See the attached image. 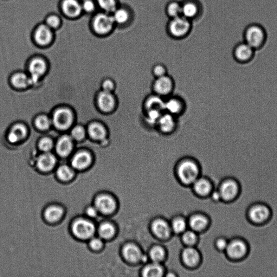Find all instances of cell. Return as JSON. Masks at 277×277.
<instances>
[{
	"instance_id": "cell-14",
	"label": "cell",
	"mask_w": 277,
	"mask_h": 277,
	"mask_svg": "<svg viewBox=\"0 0 277 277\" xmlns=\"http://www.w3.org/2000/svg\"><path fill=\"white\" fill-rule=\"evenodd\" d=\"M98 104L103 112H114L118 106V100L112 92L101 91L98 95Z\"/></svg>"
},
{
	"instance_id": "cell-25",
	"label": "cell",
	"mask_w": 277,
	"mask_h": 277,
	"mask_svg": "<svg viewBox=\"0 0 277 277\" xmlns=\"http://www.w3.org/2000/svg\"><path fill=\"white\" fill-rule=\"evenodd\" d=\"M152 230L154 234L160 238L169 237L170 234V228L168 224L162 220L154 221L152 224Z\"/></svg>"
},
{
	"instance_id": "cell-41",
	"label": "cell",
	"mask_w": 277,
	"mask_h": 277,
	"mask_svg": "<svg viewBox=\"0 0 277 277\" xmlns=\"http://www.w3.org/2000/svg\"><path fill=\"white\" fill-rule=\"evenodd\" d=\"M74 175V172L72 169L66 165H62L57 170V176L63 181L71 179Z\"/></svg>"
},
{
	"instance_id": "cell-9",
	"label": "cell",
	"mask_w": 277,
	"mask_h": 277,
	"mask_svg": "<svg viewBox=\"0 0 277 277\" xmlns=\"http://www.w3.org/2000/svg\"><path fill=\"white\" fill-rule=\"evenodd\" d=\"M58 8L61 15L69 20H76L83 15L81 0H60Z\"/></svg>"
},
{
	"instance_id": "cell-20",
	"label": "cell",
	"mask_w": 277,
	"mask_h": 277,
	"mask_svg": "<svg viewBox=\"0 0 277 277\" xmlns=\"http://www.w3.org/2000/svg\"><path fill=\"white\" fill-rule=\"evenodd\" d=\"M116 204L113 198L108 195H102L96 198L95 207L101 213L109 214L115 209Z\"/></svg>"
},
{
	"instance_id": "cell-16",
	"label": "cell",
	"mask_w": 277,
	"mask_h": 277,
	"mask_svg": "<svg viewBox=\"0 0 277 277\" xmlns=\"http://www.w3.org/2000/svg\"><path fill=\"white\" fill-rule=\"evenodd\" d=\"M219 192L222 199L225 201H233L240 192V186L234 180L229 179L222 183Z\"/></svg>"
},
{
	"instance_id": "cell-6",
	"label": "cell",
	"mask_w": 277,
	"mask_h": 277,
	"mask_svg": "<svg viewBox=\"0 0 277 277\" xmlns=\"http://www.w3.org/2000/svg\"><path fill=\"white\" fill-rule=\"evenodd\" d=\"M151 91L152 93L166 99L175 93V81L169 74L154 79L152 83Z\"/></svg>"
},
{
	"instance_id": "cell-50",
	"label": "cell",
	"mask_w": 277,
	"mask_h": 277,
	"mask_svg": "<svg viewBox=\"0 0 277 277\" xmlns=\"http://www.w3.org/2000/svg\"><path fill=\"white\" fill-rule=\"evenodd\" d=\"M229 242L225 238H220V239L218 240L216 243V246L217 248L220 250H226Z\"/></svg>"
},
{
	"instance_id": "cell-48",
	"label": "cell",
	"mask_w": 277,
	"mask_h": 277,
	"mask_svg": "<svg viewBox=\"0 0 277 277\" xmlns=\"http://www.w3.org/2000/svg\"><path fill=\"white\" fill-rule=\"evenodd\" d=\"M72 135L75 139L81 140L85 135L84 129L81 126H76L73 129Z\"/></svg>"
},
{
	"instance_id": "cell-26",
	"label": "cell",
	"mask_w": 277,
	"mask_h": 277,
	"mask_svg": "<svg viewBox=\"0 0 277 277\" xmlns=\"http://www.w3.org/2000/svg\"><path fill=\"white\" fill-rule=\"evenodd\" d=\"M123 255L125 259L130 262H136L142 257L140 249L135 245L127 244L123 250Z\"/></svg>"
},
{
	"instance_id": "cell-1",
	"label": "cell",
	"mask_w": 277,
	"mask_h": 277,
	"mask_svg": "<svg viewBox=\"0 0 277 277\" xmlns=\"http://www.w3.org/2000/svg\"><path fill=\"white\" fill-rule=\"evenodd\" d=\"M89 27L92 33L99 37L110 36L117 29L112 14L100 10L91 16Z\"/></svg>"
},
{
	"instance_id": "cell-28",
	"label": "cell",
	"mask_w": 277,
	"mask_h": 277,
	"mask_svg": "<svg viewBox=\"0 0 277 277\" xmlns=\"http://www.w3.org/2000/svg\"><path fill=\"white\" fill-rule=\"evenodd\" d=\"M99 10L112 14L121 3L120 0H95Z\"/></svg>"
},
{
	"instance_id": "cell-51",
	"label": "cell",
	"mask_w": 277,
	"mask_h": 277,
	"mask_svg": "<svg viewBox=\"0 0 277 277\" xmlns=\"http://www.w3.org/2000/svg\"><path fill=\"white\" fill-rule=\"evenodd\" d=\"M98 210L93 206H90L86 210V214L90 217H95L98 214Z\"/></svg>"
},
{
	"instance_id": "cell-15",
	"label": "cell",
	"mask_w": 277,
	"mask_h": 277,
	"mask_svg": "<svg viewBox=\"0 0 277 277\" xmlns=\"http://www.w3.org/2000/svg\"><path fill=\"white\" fill-rule=\"evenodd\" d=\"M230 259L239 260L246 256L248 252L247 245L240 240H234L229 242L228 247L225 250Z\"/></svg>"
},
{
	"instance_id": "cell-18",
	"label": "cell",
	"mask_w": 277,
	"mask_h": 277,
	"mask_svg": "<svg viewBox=\"0 0 277 277\" xmlns=\"http://www.w3.org/2000/svg\"><path fill=\"white\" fill-rule=\"evenodd\" d=\"M270 211L267 206L257 204L253 206L249 212V217L251 222L256 224H262L268 220Z\"/></svg>"
},
{
	"instance_id": "cell-7",
	"label": "cell",
	"mask_w": 277,
	"mask_h": 277,
	"mask_svg": "<svg viewBox=\"0 0 277 277\" xmlns=\"http://www.w3.org/2000/svg\"><path fill=\"white\" fill-rule=\"evenodd\" d=\"M31 35L32 39L38 46L46 47L54 41L55 31L43 22L35 25Z\"/></svg>"
},
{
	"instance_id": "cell-40",
	"label": "cell",
	"mask_w": 277,
	"mask_h": 277,
	"mask_svg": "<svg viewBox=\"0 0 277 277\" xmlns=\"http://www.w3.org/2000/svg\"><path fill=\"white\" fill-rule=\"evenodd\" d=\"M11 82L12 85L18 88L26 87L31 83L27 76L22 73H18L12 76Z\"/></svg>"
},
{
	"instance_id": "cell-2",
	"label": "cell",
	"mask_w": 277,
	"mask_h": 277,
	"mask_svg": "<svg viewBox=\"0 0 277 277\" xmlns=\"http://www.w3.org/2000/svg\"><path fill=\"white\" fill-rule=\"evenodd\" d=\"M243 40L255 50H260L265 46L267 43V30L259 23H251L244 30Z\"/></svg>"
},
{
	"instance_id": "cell-8",
	"label": "cell",
	"mask_w": 277,
	"mask_h": 277,
	"mask_svg": "<svg viewBox=\"0 0 277 277\" xmlns=\"http://www.w3.org/2000/svg\"><path fill=\"white\" fill-rule=\"evenodd\" d=\"M178 173L180 180L184 183H193L197 179L199 174L198 165L193 159H183L178 165Z\"/></svg>"
},
{
	"instance_id": "cell-17",
	"label": "cell",
	"mask_w": 277,
	"mask_h": 277,
	"mask_svg": "<svg viewBox=\"0 0 277 277\" xmlns=\"http://www.w3.org/2000/svg\"><path fill=\"white\" fill-rule=\"evenodd\" d=\"M165 99L161 96L151 93L145 98L142 105L143 113L151 110H157L165 112L164 105Z\"/></svg>"
},
{
	"instance_id": "cell-22",
	"label": "cell",
	"mask_w": 277,
	"mask_h": 277,
	"mask_svg": "<svg viewBox=\"0 0 277 277\" xmlns=\"http://www.w3.org/2000/svg\"><path fill=\"white\" fill-rule=\"evenodd\" d=\"M91 157L87 152H81L74 157L72 165L76 170H83L87 167L91 162Z\"/></svg>"
},
{
	"instance_id": "cell-19",
	"label": "cell",
	"mask_w": 277,
	"mask_h": 277,
	"mask_svg": "<svg viewBox=\"0 0 277 277\" xmlns=\"http://www.w3.org/2000/svg\"><path fill=\"white\" fill-rule=\"evenodd\" d=\"M53 121L55 126L58 129L66 130L72 123V114L67 109H58L54 114Z\"/></svg>"
},
{
	"instance_id": "cell-47",
	"label": "cell",
	"mask_w": 277,
	"mask_h": 277,
	"mask_svg": "<svg viewBox=\"0 0 277 277\" xmlns=\"http://www.w3.org/2000/svg\"><path fill=\"white\" fill-rule=\"evenodd\" d=\"M39 147L40 149L43 151L48 152L53 147L52 141L48 138H44L40 141Z\"/></svg>"
},
{
	"instance_id": "cell-43",
	"label": "cell",
	"mask_w": 277,
	"mask_h": 277,
	"mask_svg": "<svg viewBox=\"0 0 277 277\" xmlns=\"http://www.w3.org/2000/svg\"><path fill=\"white\" fill-rule=\"evenodd\" d=\"M172 228L175 233H182L186 229V224L183 219L177 218L173 222Z\"/></svg>"
},
{
	"instance_id": "cell-38",
	"label": "cell",
	"mask_w": 277,
	"mask_h": 277,
	"mask_svg": "<svg viewBox=\"0 0 277 277\" xmlns=\"http://www.w3.org/2000/svg\"><path fill=\"white\" fill-rule=\"evenodd\" d=\"M151 72L153 78L156 79L169 74V70L164 63L158 62L153 64Z\"/></svg>"
},
{
	"instance_id": "cell-42",
	"label": "cell",
	"mask_w": 277,
	"mask_h": 277,
	"mask_svg": "<svg viewBox=\"0 0 277 277\" xmlns=\"http://www.w3.org/2000/svg\"><path fill=\"white\" fill-rule=\"evenodd\" d=\"M164 255V250L160 247H154L150 253V258L153 262L157 263L163 261Z\"/></svg>"
},
{
	"instance_id": "cell-46",
	"label": "cell",
	"mask_w": 277,
	"mask_h": 277,
	"mask_svg": "<svg viewBox=\"0 0 277 277\" xmlns=\"http://www.w3.org/2000/svg\"><path fill=\"white\" fill-rule=\"evenodd\" d=\"M183 238L186 244L191 245L196 242L197 236L194 232L189 231L184 233Z\"/></svg>"
},
{
	"instance_id": "cell-5",
	"label": "cell",
	"mask_w": 277,
	"mask_h": 277,
	"mask_svg": "<svg viewBox=\"0 0 277 277\" xmlns=\"http://www.w3.org/2000/svg\"><path fill=\"white\" fill-rule=\"evenodd\" d=\"M179 126V118L164 112L157 122L156 130L162 136L168 137L177 133Z\"/></svg>"
},
{
	"instance_id": "cell-39",
	"label": "cell",
	"mask_w": 277,
	"mask_h": 277,
	"mask_svg": "<svg viewBox=\"0 0 277 277\" xmlns=\"http://www.w3.org/2000/svg\"><path fill=\"white\" fill-rule=\"evenodd\" d=\"M115 233V228L113 225L108 223L102 224L99 228L100 236L104 239H109L113 236Z\"/></svg>"
},
{
	"instance_id": "cell-21",
	"label": "cell",
	"mask_w": 277,
	"mask_h": 277,
	"mask_svg": "<svg viewBox=\"0 0 277 277\" xmlns=\"http://www.w3.org/2000/svg\"><path fill=\"white\" fill-rule=\"evenodd\" d=\"M46 66L45 62L39 58L31 61L29 66V72L31 77L30 82H36L44 73Z\"/></svg>"
},
{
	"instance_id": "cell-49",
	"label": "cell",
	"mask_w": 277,
	"mask_h": 277,
	"mask_svg": "<svg viewBox=\"0 0 277 277\" xmlns=\"http://www.w3.org/2000/svg\"><path fill=\"white\" fill-rule=\"evenodd\" d=\"M102 242L98 238H94L90 241L89 246L91 248L95 250L100 249L102 246Z\"/></svg>"
},
{
	"instance_id": "cell-52",
	"label": "cell",
	"mask_w": 277,
	"mask_h": 277,
	"mask_svg": "<svg viewBox=\"0 0 277 277\" xmlns=\"http://www.w3.org/2000/svg\"><path fill=\"white\" fill-rule=\"evenodd\" d=\"M212 197L215 201H218L222 199L220 193L219 191H215L212 193Z\"/></svg>"
},
{
	"instance_id": "cell-4",
	"label": "cell",
	"mask_w": 277,
	"mask_h": 277,
	"mask_svg": "<svg viewBox=\"0 0 277 277\" xmlns=\"http://www.w3.org/2000/svg\"><path fill=\"white\" fill-rule=\"evenodd\" d=\"M112 15L117 29H127L131 26L134 21V11L130 5L126 3H120Z\"/></svg>"
},
{
	"instance_id": "cell-45",
	"label": "cell",
	"mask_w": 277,
	"mask_h": 277,
	"mask_svg": "<svg viewBox=\"0 0 277 277\" xmlns=\"http://www.w3.org/2000/svg\"><path fill=\"white\" fill-rule=\"evenodd\" d=\"M103 91L113 92L116 88V83L114 81L111 79H107L102 84Z\"/></svg>"
},
{
	"instance_id": "cell-13",
	"label": "cell",
	"mask_w": 277,
	"mask_h": 277,
	"mask_svg": "<svg viewBox=\"0 0 277 277\" xmlns=\"http://www.w3.org/2000/svg\"><path fill=\"white\" fill-rule=\"evenodd\" d=\"M72 231L77 238L81 240H86L93 235L95 227L91 222L83 220V219H80L73 224Z\"/></svg>"
},
{
	"instance_id": "cell-27",
	"label": "cell",
	"mask_w": 277,
	"mask_h": 277,
	"mask_svg": "<svg viewBox=\"0 0 277 277\" xmlns=\"http://www.w3.org/2000/svg\"><path fill=\"white\" fill-rule=\"evenodd\" d=\"M43 22L55 32L59 30L63 25L62 16L55 12H51L47 15L44 19Z\"/></svg>"
},
{
	"instance_id": "cell-10",
	"label": "cell",
	"mask_w": 277,
	"mask_h": 277,
	"mask_svg": "<svg viewBox=\"0 0 277 277\" xmlns=\"http://www.w3.org/2000/svg\"><path fill=\"white\" fill-rule=\"evenodd\" d=\"M188 105L185 100L178 94L174 93L165 100L164 110L180 118L185 114Z\"/></svg>"
},
{
	"instance_id": "cell-37",
	"label": "cell",
	"mask_w": 277,
	"mask_h": 277,
	"mask_svg": "<svg viewBox=\"0 0 277 277\" xmlns=\"http://www.w3.org/2000/svg\"><path fill=\"white\" fill-rule=\"evenodd\" d=\"M207 224L208 221L206 218L201 215L193 216L190 221L191 228L195 231H201L204 230Z\"/></svg>"
},
{
	"instance_id": "cell-12",
	"label": "cell",
	"mask_w": 277,
	"mask_h": 277,
	"mask_svg": "<svg viewBox=\"0 0 277 277\" xmlns=\"http://www.w3.org/2000/svg\"><path fill=\"white\" fill-rule=\"evenodd\" d=\"M255 51L249 44L242 40L235 44L233 49V55L237 62L246 63L253 59Z\"/></svg>"
},
{
	"instance_id": "cell-32",
	"label": "cell",
	"mask_w": 277,
	"mask_h": 277,
	"mask_svg": "<svg viewBox=\"0 0 277 277\" xmlns=\"http://www.w3.org/2000/svg\"><path fill=\"white\" fill-rule=\"evenodd\" d=\"M63 214L62 209L57 206H51L45 211L44 216L46 220L50 222L59 220Z\"/></svg>"
},
{
	"instance_id": "cell-11",
	"label": "cell",
	"mask_w": 277,
	"mask_h": 277,
	"mask_svg": "<svg viewBox=\"0 0 277 277\" xmlns=\"http://www.w3.org/2000/svg\"><path fill=\"white\" fill-rule=\"evenodd\" d=\"M180 2L183 16L192 22L198 21L202 17L204 7L200 0H183Z\"/></svg>"
},
{
	"instance_id": "cell-30",
	"label": "cell",
	"mask_w": 277,
	"mask_h": 277,
	"mask_svg": "<svg viewBox=\"0 0 277 277\" xmlns=\"http://www.w3.org/2000/svg\"><path fill=\"white\" fill-rule=\"evenodd\" d=\"M88 132L92 138L99 140L105 139L107 134L105 127L98 123L90 125L88 127Z\"/></svg>"
},
{
	"instance_id": "cell-33",
	"label": "cell",
	"mask_w": 277,
	"mask_h": 277,
	"mask_svg": "<svg viewBox=\"0 0 277 277\" xmlns=\"http://www.w3.org/2000/svg\"><path fill=\"white\" fill-rule=\"evenodd\" d=\"M199 256L197 251L192 248H187L183 253V259L187 265L192 267L199 261Z\"/></svg>"
},
{
	"instance_id": "cell-34",
	"label": "cell",
	"mask_w": 277,
	"mask_h": 277,
	"mask_svg": "<svg viewBox=\"0 0 277 277\" xmlns=\"http://www.w3.org/2000/svg\"><path fill=\"white\" fill-rule=\"evenodd\" d=\"M163 275V269L159 263H154L147 266L143 272V275L145 277H159Z\"/></svg>"
},
{
	"instance_id": "cell-3",
	"label": "cell",
	"mask_w": 277,
	"mask_h": 277,
	"mask_svg": "<svg viewBox=\"0 0 277 277\" xmlns=\"http://www.w3.org/2000/svg\"><path fill=\"white\" fill-rule=\"evenodd\" d=\"M192 29V22L182 15L170 18L166 27L167 35L176 40H181L188 37Z\"/></svg>"
},
{
	"instance_id": "cell-35",
	"label": "cell",
	"mask_w": 277,
	"mask_h": 277,
	"mask_svg": "<svg viewBox=\"0 0 277 277\" xmlns=\"http://www.w3.org/2000/svg\"><path fill=\"white\" fill-rule=\"evenodd\" d=\"M81 3L83 15L91 17L99 11L95 0H81Z\"/></svg>"
},
{
	"instance_id": "cell-23",
	"label": "cell",
	"mask_w": 277,
	"mask_h": 277,
	"mask_svg": "<svg viewBox=\"0 0 277 277\" xmlns=\"http://www.w3.org/2000/svg\"><path fill=\"white\" fill-rule=\"evenodd\" d=\"M56 163L55 157L50 153H45L40 156L37 161L38 169L43 171L52 169Z\"/></svg>"
},
{
	"instance_id": "cell-31",
	"label": "cell",
	"mask_w": 277,
	"mask_h": 277,
	"mask_svg": "<svg viewBox=\"0 0 277 277\" xmlns=\"http://www.w3.org/2000/svg\"><path fill=\"white\" fill-rule=\"evenodd\" d=\"M26 129L22 125H16L12 127L8 139L10 142L14 143L22 139L26 135Z\"/></svg>"
},
{
	"instance_id": "cell-24",
	"label": "cell",
	"mask_w": 277,
	"mask_h": 277,
	"mask_svg": "<svg viewBox=\"0 0 277 277\" xmlns=\"http://www.w3.org/2000/svg\"><path fill=\"white\" fill-rule=\"evenodd\" d=\"M72 147L71 139L67 135H64L58 141L56 151L61 157H67L71 152Z\"/></svg>"
},
{
	"instance_id": "cell-29",
	"label": "cell",
	"mask_w": 277,
	"mask_h": 277,
	"mask_svg": "<svg viewBox=\"0 0 277 277\" xmlns=\"http://www.w3.org/2000/svg\"><path fill=\"white\" fill-rule=\"evenodd\" d=\"M165 12L169 18L182 16L181 2L176 1V0H172L169 2L166 5Z\"/></svg>"
},
{
	"instance_id": "cell-36",
	"label": "cell",
	"mask_w": 277,
	"mask_h": 277,
	"mask_svg": "<svg viewBox=\"0 0 277 277\" xmlns=\"http://www.w3.org/2000/svg\"><path fill=\"white\" fill-rule=\"evenodd\" d=\"M193 183L195 190L199 195H207L211 191V185L208 180L204 179H197Z\"/></svg>"
},
{
	"instance_id": "cell-44",
	"label": "cell",
	"mask_w": 277,
	"mask_h": 277,
	"mask_svg": "<svg viewBox=\"0 0 277 277\" xmlns=\"http://www.w3.org/2000/svg\"><path fill=\"white\" fill-rule=\"evenodd\" d=\"M50 124V120L46 116H40L36 120L37 127L41 130H47L49 127Z\"/></svg>"
}]
</instances>
